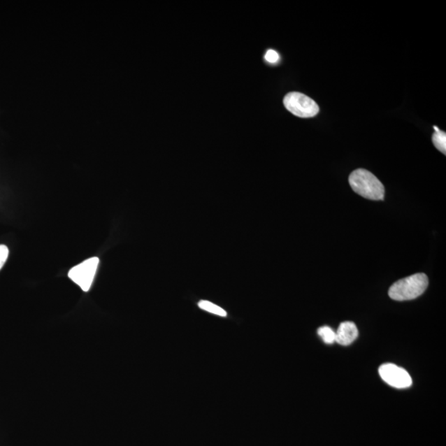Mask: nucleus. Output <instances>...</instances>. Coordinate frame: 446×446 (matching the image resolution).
Instances as JSON below:
<instances>
[{"label": "nucleus", "instance_id": "obj_1", "mask_svg": "<svg viewBox=\"0 0 446 446\" xmlns=\"http://www.w3.org/2000/svg\"><path fill=\"white\" fill-rule=\"evenodd\" d=\"M350 187L361 197L371 200H384V186L371 172L365 169L354 171L349 176Z\"/></svg>", "mask_w": 446, "mask_h": 446}, {"label": "nucleus", "instance_id": "obj_9", "mask_svg": "<svg viewBox=\"0 0 446 446\" xmlns=\"http://www.w3.org/2000/svg\"><path fill=\"white\" fill-rule=\"evenodd\" d=\"M317 333L326 344L336 343V332L329 326H322L317 330Z\"/></svg>", "mask_w": 446, "mask_h": 446}, {"label": "nucleus", "instance_id": "obj_4", "mask_svg": "<svg viewBox=\"0 0 446 446\" xmlns=\"http://www.w3.org/2000/svg\"><path fill=\"white\" fill-rule=\"evenodd\" d=\"M99 259L92 257L73 267L69 271L70 279L79 285L85 292H88L93 284L95 274L99 266Z\"/></svg>", "mask_w": 446, "mask_h": 446}, {"label": "nucleus", "instance_id": "obj_7", "mask_svg": "<svg viewBox=\"0 0 446 446\" xmlns=\"http://www.w3.org/2000/svg\"><path fill=\"white\" fill-rule=\"evenodd\" d=\"M199 307L204 311L215 314V315L220 317H226V312L224 309L218 307L217 305L208 301H200L199 303Z\"/></svg>", "mask_w": 446, "mask_h": 446}, {"label": "nucleus", "instance_id": "obj_2", "mask_svg": "<svg viewBox=\"0 0 446 446\" xmlns=\"http://www.w3.org/2000/svg\"><path fill=\"white\" fill-rule=\"evenodd\" d=\"M429 286V278L422 273L400 280L390 287L389 297L396 301L415 299L425 292Z\"/></svg>", "mask_w": 446, "mask_h": 446}, {"label": "nucleus", "instance_id": "obj_5", "mask_svg": "<svg viewBox=\"0 0 446 446\" xmlns=\"http://www.w3.org/2000/svg\"><path fill=\"white\" fill-rule=\"evenodd\" d=\"M380 375L387 384L396 389H407L412 384L410 375L394 364H384L379 370Z\"/></svg>", "mask_w": 446, "mask_h": 446}, {"label": "nucleus", "instance_id": "obj_10", "mask_svg": "<svg viewBox=\"0 0 446 446\" xmlns=\"http://www.w3.org/2000/svg\"><path fill=\"white\" fill-rule=\"evenodd\" d=\"M9 254V250L6 245H0V271L7 261Z\"/></svg>", "mask_w": 446, "mask_h": 446}, {"label": "nucleus", "instance_id": "obj_11", "mask_svg": "<svg viewBox=\"0 0 446 446\" xmlns=\"http://www.w3.org/2000/svg\"><path fill=\"white\" fill-rule=\"evenodd\" d=\"M265 59L268 63H276L280 60V55L275 50H268Z\"/></svg>", "mask_w": 446, "mask_h": 446}, {"label": "nucleus", "instance_id": "obj_6", "mask_svg": "<svg viewBox=\"0 0 446 446\" xmlns=\"http://www.w3.org/2000/svg\"><path fill=\"white\" fill-rule=\"evenodd\" d=\"M358 329L352 322L340 323L338 331L336 332V343L341 345H348L358 338Z\"/></svg>", "mask_w": 446, "mask_h": 446}, {"label": "nucleus", "instance_id": "obj_8", "mask_svg": "<svg viewBox=\"0 0 446 446\" xmlns=\"http://www.w3.org/2000/svg\"><path fill=\"white\" fill-rule=\"evenodd\" d=\"M432 142L436 149H438L440 152L444 154H446V134L445 131H438L432 136Z\"/></svg>", "mask_w": 446, "mask_h": 446}, {"label": "nucleus", "instance_id": "obj_3", "mask_svg": "<svg viewBox=\"0 0 446 446\" xmlns=\"http://www.w3.org/2000/svg\"><path fill=\"white\" fill-rule=\"evenodd\" d=\"M284 106L287 110L298 117H313L319 113V106L312 99L301 93L292 92L286 95Z\"/></svg>", "mask_w": 446, "mask_h": 446}]
</instances>
